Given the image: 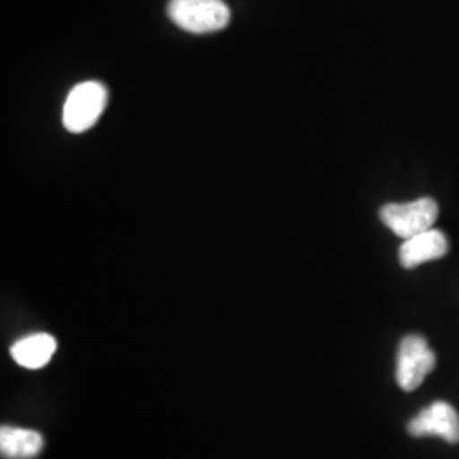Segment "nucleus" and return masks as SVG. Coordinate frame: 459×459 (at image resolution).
I'll use <instances>...</instances> for the list:
<instances>
[{
	"label": "nucleus",
	"instance_id": "obj_1",
	"mask_svg": "<svg viewBox=\"0 0 459 459\" xmlns=\"http://www.w3.org/2000/svg\"><path fill=\"white\" fill-rule=\"evenodd\" d=\"M167 13L181 30L195 34L221 31L230 22L223 0H170Z\"/></svg>",
	"mask_w": 459,
	"mask_h": 459
},
{
	"label": "nucleus",
	"instance_id": "obj_2",
	"mask_svg": "<svg viewBox=\"0 0 459 459\" xmlns=\"http://www.w3.org/2000/svg\"><path fill=\"white\" fill-rule=\"evenodd\" d=\"M108 102V91L102 83L82 82L75 85L64 106V125L70 133L91 130L102 115Z\"/></svg>",
	"mask_w": 459,
	"mask_h": 459
},
{
	"label": "nucleus",
	"instance_id": "obj_3",
	"mask_svg": "<svg viewBox=\"0 0 459 459\" xmlns=\"http://www.w3.org/2000/svg\"><path fill=\"white\" fill-rule=\"evenodd\" d=\"M437 204L430 197H420L411 203L386 204L381 208V221L400 238H411L432 229L437 220Z\"/></svg>",
	"mask_w": 459,
	"mask_h": 459
},
{
	"label": "nucleus",
	"instance_id": "obj_4",
	"mask_svg": "<svg viewBox=\"0 0 459 459\" xmlns=\"http://www.w3.org/2000/svg\"><path fill=\"white\" fill-rule=\"evenodd\" d=\"M436 368V356L422 335H407L396 354V383L403 392L417 390Z\"/></svg>",
	"mask_w": 459,
	"mask_h": 459
},
{
	"label": "nucleus",
	"instance_id": "obj_5",
	"mask_svg": "<svg viewBox=\"0 0 459 459\" xmlns=\"http://www.w3.org/2000/svg\"><path fill=\"white\" fill-rule=\"evenodd\" d=\"M407 430L413 437L437 436L446 443H459L458 411L446 402H436L413 417Z\"/></svg>",
	"mask_w": 459,
	"mask_h": 459
},
{
	"label": "nucleus",
	"instance_id": "obj_6",
	"mask_svg": "<svg viewBox=\"0 0 459 459\" xmlns=\"http://www.w3.org/2000/svg\"><path fill=\"white\" fill-rule=\"evenodd\" d=\"M447 254V238L439 230H427L411 238H407L400 247V263L407 269L420 264L441 259Z\"/></svg>",
	"mask_w": 459,
	"mask_h": 459
},
{
	"label": "nucleus",
	"instance_id": "obj_7",
	"mask_svg": "<svg viewBox=\"0 0 459 459\" xmlns=\"http://www.w3.org/2000/svg\"><path fill=\"white\" fill-rule=\"evenodd\" d=\"M45 439L38 430L2 426L0 453L5 459H33L43 451Z\"/></svg>",
	"mask_w": 459,
	"mask_h": 459
},
{
	"label": "nucleus",
	"instance_id": "obj_8",
	"mask_svg": "<svg viewBox=\"0 0 459 459\" xmlns=\"http://www.w3.org/2000/svg\"><path fill=\"white\" fill-rule=\"evenodd\" d=\"M56 351V341L49 333H33L19 339L11 347V358L26 369L45 368Z\"/></svg>",
	"mask_w": 459,
	"mask_h": 459
}]
</instances>
